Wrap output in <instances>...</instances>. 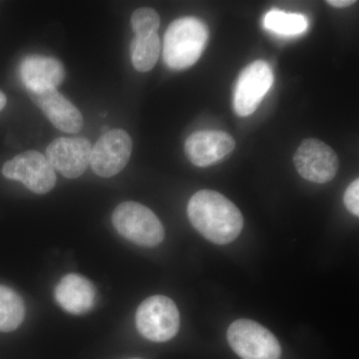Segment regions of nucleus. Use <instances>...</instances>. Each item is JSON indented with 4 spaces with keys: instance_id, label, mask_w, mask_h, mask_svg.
I'll use <instances>...</instances> for the list:
<instances>
[{
    "instance_id": "nucleus-1",
    "label": "nucleus",
    "mask_w": 359,
    "mask_h": 359,
    "mask_svg": "<svg viewBox=\"0 0 359 359\" xmlns=\"http://www.w3.org/2000/svg\"><path fill=\"white\" fill-rule=\"evenodd\" d=\"M188 217L201 235L217 245L230 244L244 226L237 205L216 191L196 193L188 204Z\"/></svg>"
},
{
    "instance_id": "nucleus-2",
    "label": "nucleus",
    "mask_w": 359,
    "mask_h": 359,
    "mask_svg": "<svg viewBox=\"0 0 359 359\" xmlns=\"http://www.w3.org/2000/svg\"><path fill=\"white\" fill-rule=\"evenodd\" d=\"M209 39V29L204 21L196 18H183L173 21L165 33L163 59L168 67L184 70L199 60Z\"/></svg>"
},
{
    "instance_id": "nucleus-3",
    "label": "nucleus",
    "mask_w": 359,
    "mask_h": 359,
    "mask_svg": "<svg viewBox=\"0 0 359 359\" xmlns=\"http://www.w3.org/2000/svg\"><path fill=\"white\" fill-rule=\"evenodd\" d=\"M112 222L118 233L134 244L154 248L164 241V226L154 212L136 202H125L118 205L112 215Z\"/></svg>"
},
{
    "instance_id": "nucleus-4",
    "label": "nucleus",
    "mask_w": 359,
    "mask_h": 359,
    "mask_svg": "<svg viewBox=\"0 0 359 359\" xmlns=\"http://www.w3.org/2000/svg\"><path fill=\"white\" fill-rule=\"evenodd\" d=\"M136 325L145 339L155 342L168 341L179 332L178 308L169 297L153 295L137 309Z\"/></svg>"
},
{
    "instance_id": "nucleus-5",
    "label": "nucleus",
    "mask_w": 359,
    "mask_h": 359,
    "mask_svg": "<svg viewBox=\"0 0 359 359\" xmlns=\"http://www.w3.org/2000/svg\"><path fill=\"white\" fill-rule=\"evenodd\" d=\"M228 341L242 359H280L282 347L275 335L250 320H238L228 330Z\"/></svg>"
},
{
    "instance_id": "nucleus-6",
    "label": "nucleus",
    "mask_w": 359,
    "mask_h": 359,
    "mask_svg": "<svg viewBox=\"0 0 359 359\" xmlns=\"http://www.w3.org/2000/svg\"><path fill=\"white\" fill-rule=\"evenodd\" d=\"M1 172L6 178L21 182L28 190L39 195L50 192L56 184L55 170L46 156L34 150L7 161Z\"/></svg>"
},
{
    "instance_id": "nucleus-7",
    "label": "nucleus",
    "mask_w": 359,
    "mask_h": 359,
    "mask_svg": "<svg viewBox=\"0 0 359 359\" xmlns=\"http://www.w3.org/2000/svg\"><path fill=\"white\" fill-rule=\"evenodd\" d=\"M133 142L121 129L105 132L92 146L90 166L94 173L110 178L122 171L131 158Z\"/></svg>"
},
{
    "instance_id": "nucleus-8",
    "label": "nucleus",
    "mask_w": 359,
    "mask_h": 359,
    "mask_svg": "<svg viewBox=\"0 0 359 359\" xmlns=\"http://www.w3.org/2000/svg\"><path fill=\"white\" fill-rule=\"evenodd\" d=\"M294 164L302 178L318 184L334 180L339 168L337 153L314 138L302 141L294 156Z\"/></svg>"
},
{
    "instance_id": "nucleus-9",
    "label": "nucleus",
    "mask_w": 359,
    "mask_h": 359,
    "mask_svg": "<svg viewBox=\"0 0 359 359\" xmlns=\"http://www.w3.org/2000/svg\"><path fill=\"white\" fill-rule=\"evenodd\" d=\"M273 73L271 66L257 60L245 68L238 78L233 93V109L241 117H247L257 110L271 85Z\"/></svg>"
},
{
    "instance_id": "nucleus-10",
    "label": "nucleus",
    "mask_w": 359,
    "mask_h": 359,
    "mask_svg": "<svg viewBox=\"0 0 359 359\" xmlns=\"http://www.w3.org/2000/svg\"><path fill=\"white\" fill-rule=\"evenodd\" d=\"M91 152V143L86 138H58L46 149V158L65 178L76 179L89 167Z\"/></svg>"
},
{
    "instance_id": "nucleus-11",
    "label": "nucleus",
    "mask_w": 359,
    "mask_h": 359,
    "mask_svg": "<svg viewBox=\"0 0 359 359\" xmlns=\"http://www.w3.org/2000/svg\"><path fill=\"white\" fill-rule=\"evenodd\" d=\"M235 140L223 131H199L186 140L185 152L188 159L197 167H209L233 152Z\"/></svg>"
},
{
    "instance_id": "nucleus-12",
    "label": "nucleus",
    "mask_w": 359,
    "mask_h": 359,
    "mask_svg": "<svg viewBox=\"0 0 359 359\" xmlns=\"http://www.w3.org/2000/svg\"><path fill=\"white\" fill-rule=\"evenodd\" d=\"M21 81L32 94L57 88L65 78V66L57 59L30 55L20 67Z\"/></svg>"
},
{
    "instance_id": "nucleus-13",
    "label": "nucleus",
    "mask_w": 359,
    "mask_h": 359,
    "mask_svg": "<svg viewBox=\"0 0 359 359\" xmlns=\"http://www.w3.org/2000/svg\"><path fill=\"white\" fill-rule=\"evenodd\" d=\"M32 95L33 101L56 128L66 133H78L83 128V117L80 111L57 90Z\"/></svg>"
},
{
    "instance_id": "nucleus-14",
    "label": "nucleus",
    "mask_w": 359,
    "mask_h": 359,
    "mask_svg": "<svg viewBox=\"0 0 359 359\" xmlns=\"http://www.w3.org/2000/svg\"><path fill=\"white\" fill-rule=\"evenodd\" d=\"M96 287L88 278L77 273L63 276L55 289L59 306L67 313L84 314L95 306Z\"/></svg>"
},
{
    "instance_id": "nucleus-15",
    "label": "nucleus",
    "mask_w": 359,
    "mask_h": 359,
    "mask_svg": "<svg viewBox=\"0 0 359 359\" xmlns=\"http://www.w3.org/2000/svg\"><path fill=\"white\" fill-rule=\"evenodd\" d=\"M25 316L22 297L11 287L0 285V332H13L20 327Z\"/></svg>"
},
{
    "instance_id": "nucleus-16",
    "label": "nucleus",
    "mask_w": 359,
    "mask_h": 359,
    "mask_svg": "<svg viewBox=\"0 0 359 359\" xmlns=\"http://www.w3.org/2000/svg\"><path fill=\"white\" fill-rule=\"evenodd\" d=\"M161 52V42L157 33L135 36L131 43V58L135 69L139 72L152 70Z\"/></svg>"
},
{
    "instance_id": "nucleus-17",
    "label": "nucleus",
    "mask_w": 359,
    "mask_h": 359,
    "mask_svg": "<svg viewBox=\"0 0 359 359\" xmlns=\"http://www.w3.org/2000/svg\"><path fill=\"white\" fill-rule=\"evenodd\" d=\"M264 27L280 35H297L306 32L308 20L302 14L287 13L273 9L266 13Z\"/></svg>"
},
{
    "instance_id": "nucleus-18",
    "label": "nucleus",
    "mask_w": 359,
    "mask_h": 359,
    "mask_svg": "<svg viewBox=\"0 0 359 359\" xmlns=\"http://www.w3.org/2000/svg\"><path fill=\"white\" fill-rule=\"evenodd\" d=\"M160 23L159 14L149 7L137 9L131 16V25L135 36H144L157 33Z\"/></svg>"
},
{
    "instance_id": "nucleus-19",
    "label": "nucleus",
    "mask_w": 359,
    "mask_h": 359,
    "mask_svg": "<svg viewBox=\"0 0 359 359\" xmlns=\"http://www.w3.org/2000/svg\"><path fill=\"white\" fill-rule=\"evenodd\" d=\"M344 205L354 216H359V180H354L344 193Z\"/></svg>"
},
{
    "instance_id": "nucleus-20",
    "label": "nucleus",
    "mask_w": 359,
    "mask_h": 359,
    "mask_svg": "<svg viewBox=\"0 0 359 359\" xmlns=\"http://www.w3.org/2000/svg\"><path fill=\"white\" fill-rule=\"evenodd\" d=\"M327 4L330 6L337 7V8H344V7L353 6L356 4V1L354 0H330V1H327Z\"/></svg>"
},
{
    "instance_id": "nucleus-21",
    "label": "nucleus",
    "mask_w": 359,
    "mask_h": 359,
    "mask_svg": "<svg viewBox=\"0 0 359 359\" xmlns=\"http://www.w3.org/2000/svg\"><path fill=\"white\" fill-rule=\"evenodd\" d=\"M7 102L6 96L4 95V92L0 91V111L6 107Z\"/></svg>"
},
{
    "instance_id": "nucleus-22",
    "label": "nucleus",
    "mask_w": 359,
    "mask_h": 359,
    "mask_svg": "<svg viewBox=\"0 0 359 359\" xmlns=\"http://www.w3.org/2000/svg\"><path fill=\"white\" fill-rule=\"evenodd\" d=\"M135 359H139V358H135Z\"/></svg>"
}]
</instances>
